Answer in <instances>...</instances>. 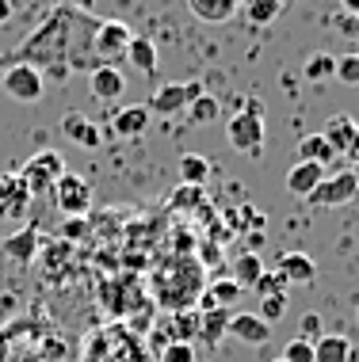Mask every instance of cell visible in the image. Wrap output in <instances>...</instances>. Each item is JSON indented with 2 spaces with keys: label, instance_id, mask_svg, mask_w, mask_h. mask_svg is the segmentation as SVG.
Returning a JSON list of instances; mask_svg holds the SVG:
<instances>
[{
  "label": "cell",
  "instance_id": "603a6c76",
  "mask_svg": "<svg viewBox=\"0 0 359 362\" xmlns=\"http://www.w3.org/2000/svg\"><path fill=\"white\" fill-rule=\"evenodd\" d=\"M355 130H359V122L352 119V115H333V119H329V126L321 130V138L333 145L336 156H344V149H348V145H352V138H355Z\"/></svg>",
  "mask_w": 359,
  "mask_h": 362
},
{
  "label": "cell",
  "instance_id": "74e56055",
  "mask_svg": "<svg viewBox=\"0 0 359 362\" xmlns=\"http://www.w3.org/2000/svg\"><path fill=\"white\" fill-rule=\"evenodd\" d=\"M161 362H199V358H195V347L191 344H164Z\"/></svg>",
  "mask_w": 359,
  "mask_h": 362
},
{
  "label": "cell",
  "instance_id": "7402d4cb",
  "mask_svg": "<svg viewBox=\"0 0 359 362\" xmlns=\"http://www.w3.org/2000/svg\"><path fill=\"white\" fill-rule=\"evenodd\" d=\"M352 358H355V347H352L348 336L325 332V336L314 344V362H352Z\"/></svg>",
  "mask_w": 359,
  "mask_h": 362
},
{
  "label": "cell",
  "instance_id": "6da1fadb",
  "mask_svg": "<svg viewBox=\"0 0 359 362\" xmlns=\"http://www.w3.org/2000/svg\"><path fill=\"white\" fill-rule=\"evenodd\" d=\"M73 19H76V8H57L54 16H46L12 50V65H35L38 73L50 69L65 76L73 57Z\"/></svg>",
  "mask_w": 359,
  "mask_h": 362
},
{
  "label": "cell",
  "instance_id": "836d02e7",
  "mask_svg": "<svg viewBox=\"0 0 359 362\" xmlns=\"http://www.w3.org/2000/svg\"><path fill=\"white\" fill-rule=\"evenodd\" d=\"M287 313V290H271L260 298V317L268 320V325H275V320H283Z\"/></svg>",
  "mask_w": 359,
  "mask_h": 362
},
{
  "label": "cell",
  "instance_id": "60d3db41",
  "mask_svg": "<svg viewBox=\"0 0 359 362\" xmlns=\"http://www.w3.org/2000/svg\"><path fill=\"white\" fill-rule=\"evenodd\" d=\"M298 328H302V336H298V339H309V344H317V339L325 336V332H321V317H317V313H306Z\"/></svg>",
  "mask_w": 359,
  "mask_h": 362
},
{
  "label": "cell",
  "instance_id": "52a82bcc",
  "mask_svg": "<svg viewBox=\"0 0 359 362\" xmlns=\"http://www.w3.org/2000/svg\"><path fill=\"white\" fill-rule=\"evenodd\" d=\"M359 194V172L355 168H344V172H325V180L309 191V206H321V210H336V206H348Z\"/></svg>",
  "mask_w": 359,
  "mask_h": 362
},
{
  "label": "cell",
  "instance_id": "e0dca14e",
  "mask_svg": "<svg viewBox=\"0 0 359 362\" xmlns=\"http://www.w3.org/2000/svg\"><path fill=\"white\" fill-rule=\"evenodd\" d=\"M325 180V164H314V160H298L295 168L287 172V191L295 194V199H309V191L317 187V183Z\"/></svg>",
  "mask_w": 359,
  "mask_h": 362
},
{
  "label": "cell",
  "instance_id": "d590c367",
  "mask_svg": "<svg viewBox=\"0 0 359 362\" xmlns=\"http://www.w3.org/2000/svg\"><path fill=\"white\" fill-rule=\"evenodd\" d=\"M336 81L348 84V88H359V50L336 57Z\"/></svg>",
  "mask_w": 359,
  "mask_h": 362
},
{
  "label": "cell",
  "instance_id": "484cf974",
  "mask_svg": "<svg viewBox=\"0 0 359 362\" xmlns=\"http://www.w3.org/2000/svg\"><path fill=\"white\" fill-rule=\"evenodd\" d=\"M264 271H268V267H264V259H260L256 252H245V256L234 259V282H237L241 290H252V286L260 282V275H264Z\"/></svg>",
  "mask_w": 359,
  "mask_h": 362
},
{
  "label": "cell",
  "instance_id": "f546056e",
  "mask_svg": "<svg viewBox=\"0 0 359 362\" xmlns=\"http://www.w3.org/2000/svg\"><path fill=\"white\" fill-rule=\"evenodd\" d=\"M306 81H314V84H321V81H333L336 76V54H329V50H317V54H309L306 57Z\"/></svg>",
  "mask_w": 359,
  "mask_h": 362
},
{
  "label": "cell",
  "instance_id": "e575fe53",
  "mask_svg": "<svg viewBox=\"0 0 359 362\" xmlns=\"http://www.w3.org/2000/svg\"><path fill=\"white\" fill-rule=\"evenodd\" d=\"M57 237H62L65 244H84V240L92 237V221H89V218H65Z\"/></svg>",
  "mask_w": 359,
  "mask_h": 362
},
{
  "label": "cell",
  "instance_id": "cb8c5ba5",
  "mask_svg": "<svg viewBox=\"0 0 359 362\" xmlns=\"http://www.w3.org/2000/svg\"><path fill=\"white\" fill-rule=\"evenodd\" d=\"M229 317H234L229 309H199V339H203V344H210V347H215L218 339L226 336Z\"/></svg>",
  "mask_w": 359,
  "mask_h": 362
},
{
  "label": "cell",
  "instance_id": "9c48e42d",
  "mask_svg": "<svg viewBox=\"0 0 359 362\" xmlns=\"http://www.w3.org/2000/svg\"><path fill=\"white\" fill-rule=\"evenodd\" d=\"M65 172V160H62V153L57 149H38L31 160L19 168V180L27 183V191L31 194H46L57 183V175Z\"/></svg>",
  "mask_w": 359,
  "mask_h": 362
},
{
  "label": "cell",
  "instance_id": "83f0119b",
  "mask_svg": "<svg viewBox=\"0 0 359 362\" xmlns=\"http://www.w3.org/2000/svg\"><path fill=\"white\" fill-rule=\"evenodd\" d=\"M241 12L249 16V23L268 27V23H275L279 12H283V0H241Z\"/></svg>",
  "mask_w": 359,
  "mask_h": 362
},
{
  "label": "cell",
  "instance_id": "7c38bea8",
  "mask_svg": "<svg viewBox=\"0 0 359 362\" xmlns=\"http://www.w3.org/2000/svg\"><path fill=\"white\" fill-rule=\"evenodd\" d=\"M226 336H234L237 344H249V347H264L271 339V325L260 317V313H234Z\"/></svg>",
  "mask_w": 359,
  "mask_h": 362
},
{
  "label": "cell",
  "instance_id": "277c9868",
  "mask_svg": "<svg viewBox=\"0 0 359 362\" xmlns=\"http://www.w3.org/2000/svg\"><path fill=\"white\" fill-rule=\"evenodd\" d=\"M100 305L111 313V320H126V325H134V320H142V313H149V298H145L142 282L134 275H108L100 282Z\"/></svg>",
  "mask_w": 359,
  "mask_h": 362
},
{
  "label": "cell",
  "instance_id": "4dcf8cb0",
  "mask_svg": "<svg viewBox=\"0 0 359 362\" xmlns=\"http://www.w3.org/2000/svg\"><path fill=\"white\" fill-rule=\"evenodd\" d=\"M199 336V309L172 313V344H191Z\"/></svg>",
  "mask_w": 359,
  "mask_h": 362
},
{
  "label": "cell",
  "instance_id": "5bb4252c",
  "mask_svg": "<svg viewBox=\"0 0 359 362\" xmlns=\"http://www.w3.org/2000/svg\"><path fill=\"white\" fill-rule=\"evenodd\" d=\"M0 256L19 263V267H27V263L38 256V229H35V225H27V229H16L12 237H4V244H0Z\"/></svg>",
  "mask_w": 359,
  "mask_h": 362
},
{
  "label": "cell",
  "instance_id": "d6986e66",
  "mask_svg": "<svg viewBox=\"0 0 359 362\" xmlns=\"http://www.w3.org/2000/svg\"><path fill=\"white\" fill-rule=\"evenodd\" d=\"M188 12L203 19V23L218 27V23H229L241 12V0H188Z\"/></svg>",
  "mask_w": 359,
  "mask_h": 362
},
{
  "label": "cell",
  "instance_id": "30bf717a",
  "mask_svg": "<svg viewBox=\"0 0 359 362\" xmlns=\"http://www.w3.org/2000/svg\"><path fill=\"white\" fill-rule=\"evenodd\" d=\"M130 23H122V19H100V27H96L92 35V57H100V65H111L126 57V46H130Z\"/></svg>",
  "mask_w": 359,
  "mask_h": 362
},
{
  "label": "cell",
  "instance_id": "ac0fdd59",
  "mask_svg": "<svg viewBox=\"0 0 359 362\" xmlns=\"http://www.w3.org/2000/svg\"><path fill=\"white\" fill-rule=\"evenodd\" d=\"M149 107L145 103H130V107H119V115L111 119V130L119 134V138H142L145 130H149Z\"/></svg>",
  "mask_w": 359,
  "mask_h": 362
},
{
  "label": "cell",
  "instance_id": "8d00e7d4",
  "mask_svg": "<svg viewBox=\"0 0 359 362\" xmlns=\"http://www.w3.org/2000/svg\"><path fill=\"white\" fill-rule=\"evenodd\" d=\"M283 358L287 362H314V344L309 339H290L283 347Z\"/></svg>",
  "mask_w": 359,
  "mask_h": 362
},
{
  "label": "cell",
  "instance_id": "2e32d148",
  "mask_svg": "<svg viewBox=\"0 0 359 362\" xmlns=\"http://www.w3.org/2000/svg\"><path fill=\"white\" fill-rule=\"evenodd\" d=\"M89 88H92V95L100 103H111V100H119V95H122L126 76L119 73V65H96L92 76H89Z\"/></svg>",
  "mask_w": 359,
  "mask_h": 362
},
{
  "label": "cell",
  "instance_id": "ffe728a7",
  "mask_svg": "<svg viewBox=\"0 0 359 362\" xmlns=\"http://www.w3.org/2000/svg\"><path fill=\"white\" fill-rule=\"evenodd\" d=\"M241 290L234 279H215L207 290H203V298H199V309H234L237 301H241Z\"/></svg>",
  "mask_w": 359,
  "mask_h": 362
},
{
  "label": "cell",
  "instance_id": "5b68a950",
  "mask_svg": "<svg viewBox=\"0 0 359 362\" xmlns=\"http://www.w3.org/2000/svg\"><path fill=\"white\" fill-rule=\"evenodd\" d=\"M226 138L237 153L245 156H260L264 153V103L260 100H249L234 119L226 122Z\"/></svg>",
  "mask_w": 359,
  "mask_h": 362
},
{
  "label": "cell",
  "instance_id": "f35d334b",
  "mask_svg": "<svg viewBox=\"0 0 359 362\" xmlns=\"http://www.w3.org/2000/svg\"><path fill=\"white\" fill-rule=\"evenodd\" d=\"M271 290H287V282H283V275H279V271H264V275H260V282L252 286V293H256V298H264V293H271Z\"/></svg>",
  "mask_w": 359,
  "mask_h": 362
},
{
  "label": "cell",
  "instance_id": "ee69618b",
  "mask_svg": "<svg viewBox=\"0 0 359 362\" xmlns=\"http://www.w3.org/2000/svg\"><path fill=\"white\" fill-rule=\"evenodd\" d=\"M8 19H12V0H0V27H4Z\"/></svg>",
  "mask_w": 359,
  "mask_h": 362
},
{
  "label": "cell",
  "instance_id": "4316f807",
  "mask_svg": "<svg viewBox=\"0 0 359 362\" xmlns=\"http://www.w3.org/2000/svg\"><path fill=\"white\" fill-rule=\"evenodd\" d=\"M298 160H314V164H333L336 160V153H333V145H329L321 134H309V138L298 141Z\"/></svg>",
  "mask_w": 359,
  "mask_h": 362
},
{
  "label": "cell",
  "instance_id": "7dc6e473",
  "mask_svg": "<svg viewBox=\"0 0 359 362\" xmlns=\"http://www.w3.org/2000/svg\"><path fill=\"white\" fill-rule=\"evenodd\" d=\"M355 31H359V12H355Z\"/></svg>",
  "mask_w": 359,
  "mask_h": 362
},
{
  "label": "cell",
  "instance_id": "7a4b0ae2",
  "mask_svg": "<svg viewBox=\"0 0 359 362\" xmlns=\"http://www.w3.org/2000/svg\"><path fill=\"white\" fill-rule=\"evenodd\" d=\"M153 301L169 313H180V309H191L195 301L203 298L207 290V279H203V263L195 256H172L169 263H161L153 271Z\"/></svg>",
  "mask_w": 359,
  "mask_h": 362
},
{
  "label": "cell",
  "instance_id": "4fadbf2b",
  "mask_svg": "<svg viewBox=\"0 0 359 362\" xmlns=\"http://www.w3.org/2000/svg\"><path fill=\"white\" fill-rule=\"evenodd\" d=\"M31 206V191L19 180V172L0 175V218H23Z\"/></svg>",
  "mask_w": 359,
  "mask_h": 362
},
{
  "label": "cell",
  "instance_id": "ab89813d",
  "mask_svg": "<svg viewBox=\"0 0 359 362\" xmlns=\"http://www.w3.org/2000/svg\"><path fill=\"white\" fill-rule=\"evenodd\" d=\"M27 320H16V325H8V328H0V362H8L12 358V339L19 336V328H23Z\"/></svg>",
  "mask_w": 359,
  "mask_h": 362
},
{
  "label": "cell",
  "instance_id": "9a60e30c",
  "mask_svg": "<svg viewBox=\"0 0 359 362\" xmlns=\"http://www.w3.org/2000/svg\"><path fill=\"white\" fill-rule=\"evenodd\" d=\"M275 271L283 275L287 286H309V282L317 279V263H314V256H306V252H287Z\"/></svg>",
  "mask_w": 359,
  "mask_h": 362
},
{
  "label": "cell",
  "instance_id": "681fc988",
  "mask_svg": "<svg viewBox=\"0 0 359 362\" xmlns=\"http://www.w3.org/2000/svg\"><path fill=\"white\" fill-rule=\"evenodd\" d=\"M355 199H359V194H355Z\"/></svg>",
  "mask_w": 359,
  "mask_h": 362
},
{
  "label": "cell",
  "instance_id": "1f68e13d",
  "mask_svg": "<svg viewBox=\"0 0 359 362\" xmlns=\"http://www.w3.org/2000/svg\"><path fill=\"white\" fill-rule=\"evenodd\" d=\"M218 115H222V103L215 100V95H207V92H203L199 100L188 107V119L195 122V126H207V122H215Z\"/></svg>",
  "mask_w": 359,
  "mask_h": 362
},
{
  "label": "cell",
  "instance_id": "ba28073f",
  "mask_svg": "<svg viewBox=\"0 0 359 362\" xmlns=\"http://www.w3.org/2000/svg\"><path fill=\"white\" fill-rule=\"evenodd\" d=\"M203 92H207L203 81H172V84H161L145 107H149V115H183Z\"/></svg>",
  "mask_w": 359,
  "mask_h": 362
},
{
  "label": "cell",
  "instance_id": "8fae6325",
  "mask_svg": "<svg viewBox=\"0 0 359 362\" xmlns=\"http://www.w3.org/2000/svg\"><path fill=\"white\" fill-rule=\"evenodd\" d=\"M0 88L19 103H38L46 92V81L35 65H8V73L0 76Z\"/></svg>",
  "mask_w": 359,
  "mask_h": 362
},
{
  "label": "cell",
  "instance_id": "d4e9b609",
  "mask_svg": "<svg viewBox=\"0 0 359 362\" xmlns=\"http://www.w3.org/2000/svg\"><path fill=\"white\" fill-rule=\"evenodd\" d=\"M126 62L134 65L138 73H157V46L149 42V38H142V35H134L130 38V46H126Z\"/></svg>",
  "mask_w": 359,
  "mask_h": 362
},
{
  "label": "cell",
  "instance_id": "d6a6232c",
  "mask_svg": "<svg viewBox=\"0 0 359 362\" xmlns=\"http://www.w3.org/2000/svg\"><path fill=\"white\" fill-rule=\"evenodd\" d=\"M203 199H207V194H203V187H195V183H180V187L169 194L172 210H199Z\"/></svg>",
  "mask_w": 359,
  "mask_h": 362
},
{
  "label": "cell",
  "instance_id": "3957f363",
  "mask_svg": "<svg viewBox=\"0 0 359 362\" xmlns=\"http://www.w3.org/2000/svg\"><path fill=\"white\" fill-rule=\"evenodd\" d=\"M81 362H149V351L126 320H108L81 339Z\"/></svg>",
  "mask_w": 359,
  "mask_h": 362
},
{
  "label": "cell",
  "instance_id": "c3c4849f",
  "mask_svg": "<svg viewBox=\"0 0 359 362\" xmlns=\"http://www.w3.org/2000/svg\"><path fill=\"white\" fill-rule=\"evenodd\" d=\"M355 325H359V305H355Z\"/></svg>",
  "mask_w": 359,
  "mask_h": 362
},
{
  "label": "cell",
  "instance_id": "f1b7e54d",
  "mask_svg": "<svg viewBox=\"0 0 359 362\" xmlns=\"http://www.w3.org/2000/svg\"><path fill=\"white\" fill-rule=\"evenodd\" d=\"M210 180V160L199 153H183L180 156V183H195V187H203V183Z\"/></svg>",
  "mask_w": 359,
  "mask_h": 362
},
{
  "label": "cell",
  "instance_id": "f6af8a7d",
  "mask_svg": "<svg viewBox=\"0 0 359 362\" xmlns=\"http://www.w3.org/2000/svg\"><path fill=\"white\" fill-rule=\"evenodd\" d=\"M341 4H344V8H348V12H352V16L359 12V0H341Z\"/></svg>",
  "mask_w": 359,
  "mask_h": 362
},
{
  "label": "cell",
  "instance_id": "8992f818",
  "mask_svg": "<svg viewBox=\"0 0 359 362\" xmlns=\"http://www.w3.org/2000/svg\"><path fill=\"white\" fill-rule=\"evenodd\" d=\"M54 194V206L65 214V218H89L92 210V183L84 180V175L76 172H62L57 175V183L50 187Z\"/></svg>",
  "mask_w": 359,
  "mask_h": 362
},
{
  "label": "cell",
  "instance_id": "44dd1931",
  "mask_svg": "<svg viewBox=\"0 0 359 362\" xmlns=\"http://www.w3.org/2000/svg\"><path fill=\"white\" fill-rule=\"evenodd\" d=\"M62 134L69 141H76L81 149H96V145H100V130H96V126L89 122V115H81V111L65 115V119H62Z\"/></svg>",
  "mask_w": 359,
  "mask_h": 362
},
{
  "label": "cell",
  "instance_id": "bcb514c9",
  "mask_svg": "<svg viewBox=\"0 0 359 362\" xmlns=\"http://www.w3.org/2000/svg\"><path fill=\"white\" fill-rule=\"evenodd\" d=\"M271 362H287V358H283V355H279V358H271Z\"/></svg>",
  "mask_w": 359,
  "mask_h": 362
},
{
  "label": "cell",
  "instance_id": "b9f144b4",
  "mask_svg": "<svg viewBox=\"0 0 359 362\" xmlns=\"http://www.w3.org/2000/svg\"><path fill=\"white\" fill-rule=\"evenodd\" d=\"M344 164H348V168H355V172H359V130H355L352 145H348V149H344Z\"/></svg>",
  "mask_w": 359,
  "mask_h": 362
},
{
  "label": "cell",
  "instance_id": "7bdbcfd3",
  "mask_svg": "<svg viewBox=\"0 0 359 362\" xmlns=\"http://www.w3.org/2000/svg\"><path fill=\"white\" fill-rule=\"evenodd\" d=\"M8 362H46V358H42V351H12Z\"/></svg>",
  "mask_w": 359,
  "mask_h": 362
}]
</instances>
